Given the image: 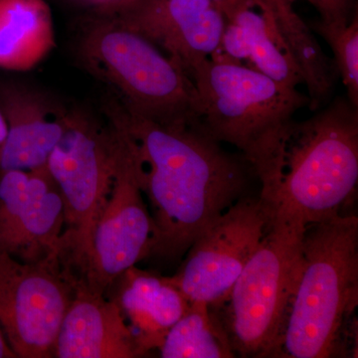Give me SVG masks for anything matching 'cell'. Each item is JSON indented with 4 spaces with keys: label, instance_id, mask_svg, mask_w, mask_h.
<instances>
[{
    "label": "cell",
    "instance_id": "cell-1",
    "mask_svg": "<svg viewBox=\"0 0 358 358\" xmlns=\"http://www.w3.org/2000/svg\"><path fill=\"white\" fill-rule=\"evenodd\" d=\"M110 126L126 145L154 223L150 256L173 261L243 197L247 167L199 122H160L119 101Z\"/></svg>",
    "mask_w": 358,
    "mask_h": 358
},
{
    "label": "cell",
    "instance_id": "cell-2",
    "mask_svg": "<svg viewBox=\"0 0 358 358\" xmlns=\"http://www.w3.org/2000/svg\"><path fill=\"white\" fill-rule=\"evenodd\" d=\"M254 171L275 214L308 224L346 213L357 192L358 108L338 98L292 120Z\"/></svg>",
    "mask_w": 358,
    "mask_h": 358
},
{
    "label": "cell",
    "instance_id": "cell-3",
    "mask_svg": "<svg viewBox=\"0 0 358 358\" xmlns=\"http://www.w3.org/2000/svg\"><path fill=\"white\" fill-rule=\"evenodd\" d=\"M357 306V216L338 214L307 224L277 357L345 355Z\"/></svg>",
    "mask_w": 358,
    "mask_h": 358
},
{
    "label": "cell",
    "instance_id": "cell-4",
    "mask_svg": "<svg viewBox=\"0 0 358 358\" xmlns=\"http://www.w3.org/2000/svg\"><path fill=\"white\" fill-rule=\"evenodd\" d=\"M197 121L218 143H230L255 169L308 95L250 66L209 58L189 74Z\"/></svg>",
    "mask_w": 358,
    "mask_h": 358
},
{
    "label": "cell",
    "instance_id": "cell-5",
    "mask_svg": "<svg viewBox=\"0 0 358 358\" xmlns=\"http://www.w3.org/2000/svg\"><path fill=\"white\" fill-rule=\"evenodd\" d=\"M80 52L129 109L160 122H199L192 80L140 33L96 11L82 29Z\"/></svg>",
    "mask_w": 358,
    "mask_h": 358
},
{
    "label": "cell",
    "instance_id": "cell-6",
    "mask_svg": "<svg viewBox=\"0 0 358 358\" xmlns=\"http://www.w3.org/2000/svg\"><path fill=\"white\" fill-rule=\"evenodd\" d=\"M307 224L275 214L260 246L233 285L222 305L213 308L235 355L277 357Z\"/></svg>",
    "mask_w": 358,
    "mask_h": 358
},
{
    "label": "cell",
    "instance_id": "cell-7",
    "mask_svg": "<svg viewBox=\"0 0 358 358\" xmlns=\"http://www.w3.org/2000/svg\"><path fill=\"white\" fill-rule=\"evenodd\" d=\"M117 141L112 128L102 131L88 117L65 114V129L47 160L65 212L60 262L74 279H84L94 231L112 188Z\"/></svg>",
    "mask_w": 358,
    "mask_h": 358
},
{
    "label": "cell",
    "instance_id": "cell-8",
    "mask_svg": "<svg viewBox=\"0 0 358 358\" xmlns=\"http://www.w3.org/2000/svg\"><path fill=\"white\" fill-rule=\"evenodd\" d=\"M274 216L260 196L241 197L193 242L171 281L190 303L200 301L211 310L220 307Z\"/></svg>",
    "mask_w": 358,
    "mask_h": 358
},
{
    "label": "cell",
    "instance_id": "cell-9",
    "mask_svg": "<svg viewBox=\"0 0 358 358\" xmlns=\"http://www.w3.org/2000/svg\"><path fill=\"white\" fill-rule=\"evenodd\" d=\"M73 293L60 263H24L0 252V329L16 357H53Z\"/></svg>",
    "mask_w": 358,
    "mask_h": 358
},
{
    "label": "cell",
    "instance_id": "cell-10",
    "mask_svg": "<svg viewBox=\"0 0 358 358\" xmlns=\"http://www.w3.org/2000/svg\"><path fill=\"white\" fill-rule=\"evenodd\" d=\"M117 141L112 188L96 221L93 247L83 281L105 294L128 268L150 256L154 223L133 162L121 136Z\"/></svg>",
    "mask_w": 358,
    "mask_h": 358
},
{
    "label": "cell",
    "instance_id": "cell-11",
    "mask_svg": "<svg viewBox=\"0 0 358 358\" xmlns=\"http://www.w3.org/2000/svg\"><path fill=\"white\" fill-rule=\"evenodd\" d=\"M65 212L47 166L0 171V252L24 263H60Z\"/></svg>",
    "mask_w": 358,
    "mask_h": 358
},
{
    "label": "cell",
    "instance_id": "cell-12",
    "mask_svg": "<svg viewBox=\"0 0 358 358\" xmlns=\"http://www.w3.org/2000/svg\"><path fill=\"white\" fill-rule=\"evenodd\" d=\"M96 10L140 33L188 76L217 50L224 27L211 0H128Z\"/></svg>",
    "mask_w": 358,
    "mask_h": 358
},
{
    "label": "cell",
    "instance_id": "cell-13",
    "mask_svg": "<svg viewBox=\"0 0 358 358\" xmlns=\"http://www.w3.org/2000/svg\"><path fill=\"white\" fill-rule=\"evenodd\" d=\"M73 287L74 293L59 329L53 357H140L133 331L117 303L84 282L73 281Z\"/></svg>",
    "mask_w": 358,
    "mask_h": 358
},
{
    "label": "cell",
    "instance_id": "cell-14",
    "mask_svg": "<svg viewBox=\"0 0 358 358\" xmlns=\"http://www.w3.org/2000/svg\"><path fill=\"white\" fill-rule=\"evenodd\" d=\"M0 110L7 129L0 171L46 166L64 133L65 114L54 112L39 94L14 83H0Z\"/></svg>",
    "mask_w": 358,
    "mask_h": 358
},
{
    "label": "cell",
    "instance_id": "cell-15",
    "mask_svg": "<svg viewBox=\"0 0 358 358\" xmlns=\"http://www.w3.org/2000/svg\"><path fill=\"white\" fill-rule=\"evenodd\" d=\"M113 285V300L124 313L141 355L159 350L169 329L190 307L171 277H160L136 266L124 271Z\"/></svg>",
    "mask_w": 358,
    "mask_h": 358
},
{
    "label": "cell",
    "instance_id": "cell-16",
    "mask_svg": "<svg viewBox=\"0 0 358 358\" xmlns=\"http://www.w3.org/2000/svg\"><path fill=\"white\" fill-rule=\"evenodd\" d=\"M218 4L224 20L243 32L252 68L287 86L303 85L280 31L275 0H224Z\"/></svg>",
    "mask_w": 358,
    "mask_h": 358
},
{
    "label": "cell",
    "instance_id": "cell-17",
    "mask_svg": "<svg viewBox=\"0 0 358 358\" xmlns=\"http://www.w3.org/2000/svg\"><path fill=\"white\" fill-rule=\"evenodd\" d=\"M54 47L53 16L45 0H0V69L31 70Z\"/></svg>",
    "mask_w": 358,
    "mask_h": 358
},
{
    "label": "cell",
    "instance_id": "cell-18",
    "mask_svg": "<svg viewBox=\"0 0 358 358\" xmlns=\"http://www.w3.org/2000/svg\"><path fill=\"white\" fill-rule=\"evenodd\" d=\"M275 13L282 39L303 85L307 88L310 110L315 112L326 103L338 79L333 60L322 50L319 41L287 0H275Z\"/></svg>",
    "mask_w": 358,
    "mask_h": 358
},
{
    "label": "cell",
    "instance_id": "cell-19",
    "mask_svg": "<svg viewBox=\"0 0 358 358\" xmlns=\"http://www.w3.org/2000/svg\"><path fill=\"white\" fill-rule=\"evenodd\" d=\"M159 350L162 358L235 357L220 322L210 308L200 301L190 303L164 336Z\"/></svg>",
    "mask_w": 358,
    "mask_h": 358
},
{
    "label": "cell",
    "instance_id": "cell-20",
    "mask_svg": "<svg viewBox=\"0 0 358 358\" xmlns=\"http://www.w3.org/2000/svg\"><path fill=\"white\" fill-rule=\"evenodd\" d=\"M313 28L331 47L334 68L346 89V98L358 108L357 13L348 22L327 23L320 20Z\"/></svg>",
    "mask_w": 358,
    "mask_h": 358
},
{
    "label": "cell",
    "instance_id": "cell-21",
    "mask_svg": "<svg viewBox=\"0 0 358 358\" xmlns=\"http://www.w3.org/2000/svg\"><path fill=\"white\" fill-rule=\"evenodd\" d=\"M294 4L298 0H287ZM317 11L320 20L327 23L348 22L357 11L355 0H305Z\"/></svg>",
    "mask_w": 358,
    "mask_h": 358
},
{
    "label": "cell",
    "instance_id": "cell-22",
    "mask_svg": "<svg viewBox=\"0 0 358 358\" xmlns=\"http://www.w3.org/2000/svg\"><path fill=\"white\" fill-rule=\"evenodd\" d=\"M15 353L7 343L6 336L0 329V358H16Z\"/></svg>",
    "mask_w": 358,
    "mask_h": 358
},
{
    "label": "cell",
    "instance_id": "cell-23",
    "mask_svg": "<svg viewBox=\"0 0 358 358\" xmlns=\"http://www.w3.org/2000/svg\"><path fill=\"white\" fill-rule=\"evenodd\" d=\"M83 1L93 4V6H96V9H98L117 6V4L124 3V2L128 1V0H83Z\"/></svg>",
    "mask_w": 358,
    "mask_h": 358
},
{
    "label": "cell",
    "instance_id": "cell-24",
    "mask_svg": "<svg viewBox=\"0 0 358 358\" xmlns=\"http://www.w3.org/2000/svg\"><path fill=\"white\" fill-rule=\"evenodd\" d=\"M6 120H4L3 115L0 110V157H1L2 148H3L4 143H6Z\"/></svg>",
    "mask_w": 358,
    "mask_h": 358
},
{
    "label": "cell",
    "instance_id": "cell-25",
    "mask_svg": "<svg viewBox=\"0 0 358 358\" xmlns=\"http://www.w3.org/2000/svg\"><path fill=\"white\" fill-rule=\"evenodd\" d=\"M211 1L216 2V3H219V2H222L224 0H211Z\"/></svg>",
    "mask_w": 358,
    "mask_h": 358
}]
</instances>
